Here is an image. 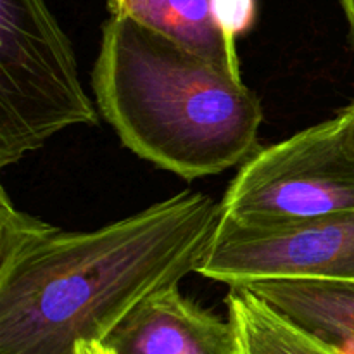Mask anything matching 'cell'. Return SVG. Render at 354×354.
I'll list each match as a JSON object with an SVG mask.
<instances>
[{"label": "cell", "mask_w": 354, "mask_h": 354, "mask_svg": "<svg viewBox=\"0 0 354 354\" xmlns=\"http://www.w3.org/2000/svg\"><path fill=\"white\" fill-rule=\"evenodd\" d=\"M0 190V354L104 344L142 301L197 272L221 216V203L189 190L97 230L66 232Z\"/></svg>", "instance_id": "1"}, {"label": "cell", "mask_w": 354, "mask_h": 354, "mask_svg": "<svg viewBox=\"0 0 354 354\" xmlns=\"http://www.w3.org/2000/svg\"><path fill=\"white\" fill-rule=\"evenodd\" d=\"M123 2L124 0H107V7H109L111 12H114V10H116Z\"/></svg>", "instance_id": "14"}, {"label": "cell", "mask_w": 354, "mask_h": 354, "mask_svg": "<svg viewBox=\"0 0 354 354\" xmlns=\"http://www.w3.org/2000/svg\"><path fill=\"white\" fill-rule=\"evenodd\" d=\"M242 287L303 330L354 354V282L266 279Z\"/></svg>", "instance_id": "7"}, {"label": "cell", "mask_w": 354, "mask_h": 354, "mask_svg": "<svg viewBox=\"0 0 354 354\" xmlns=\"http://www.w3.org/2000/svg\"><path fill=\"white\" fill-rule=\"evenodd\" d=\"M341 2L342 10L346 14V19L349 23V30H351V38L354 41V0H339Z\"/></svg>", "instance_id": "12"}, {"label": "cell", "mask_w": 354, "mask_h": 354, "mask_svg": "<svg viewBox=\"0 0 354 354\" xmlns=\"http://www.w3.org/2000/svg\"><path fill=\"white\" fill-rule=\"evenodd\" d=\"M227 310L239 354H348L297 327L242 286L230 287Z\"/></svg>", "instance_id": "9"}, {"label": "cell", "mask_w": 354, "mask_h": 354, "mask_svg": "<svg viewBox=\"0 0 354 354\" xmlns=\"http://www.w3.org/2000/svg\"><path fill=\"white\" fill-rule=\"evenodd\" d=\"M354 211V145L344 113L258 149L235 175L221 213L241 225L296 223Z\"/></svg>", "instance_id": "4"}, {"label": "cell", "mask_w": 354, "mask_h": 354, "mask_svg": "<svg viewBox=\"0 0 354 354\" xmlns=\"http://www.w3.org/2000/svg\"><path fill=\"white\" fill-rule=\"evenodd\" d=\"M111 14H127L228 75L241 78L237 45L218 24L213 0H124Z\"/></svg>", "instance_id": "8"}, {"label": "cell", "mask_w": 354, "mask_h": 354, "mask_svg": "<svg viewBox=\"0 0 354 354\" xmlns=\"http://www.w3.org/2000/svg\"><path fill=\"white\" fill-rule=\"evenodd\" d=\"M197 273L228 287L266 279L354 282V211L265 227L221 213Z\"/></svg>", "instance_id": "5"}, {"label": "cell", "mask_w": 354, "mask_h": 354, "mask_svg": "<svg viewBox=\"0 0 354 354\" xmlns=\"http://www.w3.org/2000/svg\"><path fill=\"white\" fill-rule=\"evenodd\" d=\"M75 354H113L106 344L97 341L78 342L75 348Z\"/></svg>", "instance_id": "11"}, {"label": "cell", "mask_w": 354, "mask_h": 354, "mask_svg": "<svg viewBox=\"0 0 354 354\" xmlns=\"http://www.w3.org/2000/svg\"><path fill=\"white\" fill-rule=\"evenodd\" d=\"M104 344L113 354H239L230 320L187 299L178 286L142 301Z\"/></svg>", "instance_id": "6"}, {"label": "cell", "mask_w": 354, "mask_h": 354, "mask_svg": "<svg viewBox=\"0 0 354 354\" xmlns=\"http://www.w3.org/2000/svg\"><path fill=\"white\" fill-rule=\"evenodd\" d=\"M344 113L346 121H348V131H349V138H351L353 145H354V102L349 104L346 109H342Z\"/></svg>", "instance_id": "13"}, {"label": "cell", "mask_w": 354, "mask_h": 354, "mask_svg": "<svg viewBox=\"0 0 354 354\" xmlns=\"http://www.w3.org/2000/svg\"><path fill=\"white\" fill-rule=\"evenodd\" d=\"M80 124H99V113L47 0H0V166Z\"/></svg>", "instance_id": "3"}, {"label": "cell", "mask_w": 354, "mask_h": 354, "mask_svg": "<svg viewBox=\"0 0 354 354\" xmlns=\"http://www.w3.org/2000/svg\"><path fill=\"white\" fill-rule=\"evenodd\" d=\"M92 86L121 144L185 180L227 171L258 151L261 100L242 78L127 14L104 23Z\"/></svg>", "instance_id": "2"}, {"label": "cell", "mask_w": 354, "mask_h": 354, "mask_svg": "<svg viewBox=\"0 0 354 354\" xmlns=\"http://www.w3.org/2000/svg\"><path fill=\"white\" fill-rule=\"evenodd\" d=\"M213 12L225 33L235 40L254 24L256 0H213Z\"/></svg>", "instance_id": "10"}]
</instances>
